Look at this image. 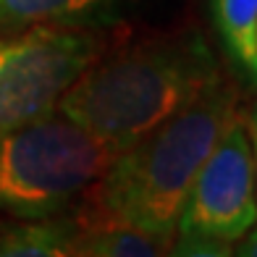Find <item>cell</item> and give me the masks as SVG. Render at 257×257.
<instances>
[{
    "label": "cell",
    "mask_w": 257,
    "mask_h": 257,
    "mask_svg": "<svg viewBox=\"0 0 257 257\" xmlns=\"http://www.w3.org/2000/svg\"><path fill=\"white\" fill-rule=\"evenodd\" d=\"M247 132H249V142H252V158H254V176H257V105L252 113L247 115Z\"/></svg>",
    "instance_id": "12"
},
{
    "label": "cell",
    "mask_w": 257,
    "mask_h": 257,
    "mask_svg": "<svg viewBox=\"0 0 257 257\" xmlns=\"http://www.w3.org/2000/svg\"><path fill=\"white\" fill-rule=\"evenodd\" d=\"M79 215L14 220L0 226V257H68L79 236Z\"/></svg>",
    "instance_id": "7"
},
{
    "label": "cell",
    "mask_w": 257,
    "mask_h": 257,
    "mask_svg": "<svg viewBox=\"0 0 257 257\" xmlns=\"http://www.w3.org/2000/svg\"><path fill=\"white\" fill-rule=\"evenodd\" d=\"M166 249L168 244L134 228L81 223L68 257H166Z\"/></svg>",
    "instance_id": "9"
},
{
    "label": "cell",
    "mask_w": 257,
    "mask_h": 257,
    "mask_svg": "<svg viewBox=\"0 0 257 257\" xmlns=\"http://www.w3.org/2000/svg\"><path fill=\"white\" fill-rule=\"evenodd\" d=\"M220 79V66L202 32L147 34L113 50L105 48L66 89L58 113L118 155Z\"/></svg>",
    "instance_id": "1"
},
{
    "label": "cell",
    "mask_w": 257,
    "mask_h": 257,
    "mask_svg": "<svg viewBox=\"0 0 257 257\" xmlns=\"http://www.w3.org/2000/svg\"><path fill=\"white\" fill-rule=\"evenodd\" d=\"M213 14L228 55L257 84V0H213Z\"/></svg>",
    "instance_id": "8"
},
{
    "label": "cell",
    "mask_w": 257,
    "mask_h": 257,
    "mask_svg": "<svg viewBox=\"0 0 257 257\" xmlns=\"http://www.w3.org/2000/svg\"><path fill=\"white\" fill-rule=\"evenodd\" d=\"M166 257H233V241L202 236L192 231H176L166 249Z\"/></svg>",
    "instance_id": "10"
},
{
    "label": "cell",
    "mask_w": 257,
    "mask_h": 257,
    "mask_svg": "<svg viewBox=\"0 0 257 257\" xmlns=\"http://www.w3.org/2000/svg\"><path fill=\"white\" fill-rule=\"evenodd\" d=\"M128 0H0V34L34 27L102 29L121 16Z\"/></svg>",
    "instance_id": "6"
},
{
    "label": "cell",
    "mask_w": 257,
    "mask_h": 257,
    "mask_svg": "<svg viewBox=\"0 0 257 257\" xmlns=\"http://www.w3.org/2000/svg\"><path fill=\"white\" fill-rule=\"evenodd\" d=\"M105 48L102 29L34 27L0 34V134L55 113L66 89Z\"/></svg>",
    "instance_id": "4"
},
{
    "label": "cell",
    "mask_w": 257,
    "mask_h": 257,
    "mask_svg": "<svg viewBox=\"0 0 257 257\" xmlns=\"http://www.w3.org/2000/svg\"><path fill=\"white\" fill-rule=\"evenodd\" d=\"M239 110V92L220 79L200 100L113 155L87 192L79 220L134 228L171 244L197 171Z\"/></svg>",
    "instance_id": "2"
},
{
    "label": "cell",
    "mask_w": 257,
    "mask_h": 257,
    "mask_svg": "<svg viewBox=\"0 0 257 257\" xmlns=\"http://www.w3.org/2000/svg\"><path fill=\"white\" fill-rule=\"evenodd\" d=\"M257 223V176L247 113H236L197 171L176 231L239 241Z\"/></svg>",
    "instance_id": "5"
},
{
    "label": "cell",
    "mask_w": 257,
    "mask_h": 257,
    "mask_svg": "<svg viewBox=\"0 0 257 257\" xmlns=\"http://www.w3.org/2000/svg\"><path fill=\"white\" fill-rule=\"evenodd\" d=\"M113 153L61 113L0 134V213L19 220L66 215L110 166Z\"/></svg>",
    "instance_id": "3"
},
{
    "label": "cell",
    "mask_w": 257,
    "mask_h": 257,
    "mask_svg": "<svg viewBox=\"0 0 257 257\" xmlns=\"http://www.w3.org/2000/svg\"><path fill=\"white\" fill-rule=\"evenodd\" d=\"M233 257H257V223L241 236L239 249H233Z\"/></svg>",
    "instance_id": "11"
}]
</instances>
